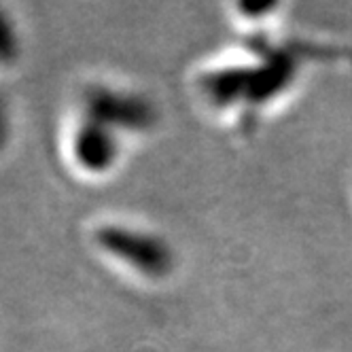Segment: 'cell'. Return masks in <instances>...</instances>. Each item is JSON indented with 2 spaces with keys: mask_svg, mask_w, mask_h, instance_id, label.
Returning <instances> with one entry per match:
<instances>
[{
  "mask_svg": "<svg viewBox=\"0 0 352 352\" xmlns=\"http://www.w3.org/2000/svg\"><path fill=\"white\" fill-rule=\"evenodd\" d=\"M96 244L113 259L132 270H138L140 274L160 276L164 274L170 259L162 240L146 232L128 228V225H102L96 232Z\"/></svg>",
  "mask_w": 352,
  "mask_h": 352,
  "instance_id": "1",
  "label": "cell"
},
{
  "mask_svg": "<svg viewBox=\"0 0 352 352\" xmlns=\"http://www.w3.org/2000/svg\"><path fill=\"white\" fill-rule=\"evenodd\" d=\"M121 153L119 134L111 125L94 117H83L70 136V155L83 172H109Z\"/></svg>",
  "mask_w": 352,
  "mask_h": 352,
  "instance_id": "2",
  "label": "cell"
},
{
  "mask_svg": "<svg viewBox=\"0 0 352 352\" xmlns=\"http://www.w3.org/2000/svg\"><path fill=\"white\" fill-rule=\"evenodd\" d=\"M19 56V34L15 23L0 13V64H11Z\"/></svg>",
  "mask_w": 352,
  "mask_h": 352,
  "instance_id": "3",
  "label": "cell"
}]
</instances>
